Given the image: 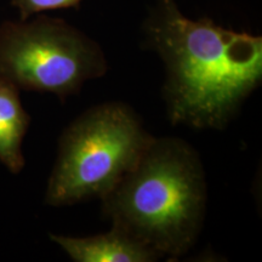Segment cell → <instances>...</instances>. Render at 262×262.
<instances>
[{"label":"cell","instance_id":"6da1fadb","mask_svg":"<svg viewBox=\"0 0 262 262\" xmlns=\"http://www.w3.org/2000/svg\"><path fill=\"white\" fill-rule=\"evenodd\" d=\"M146 32L165 66L162 95L172 125L224 130L261 85V37L193 21L175 0H158Z\"/></svg>","mask_w":262,"mask_h":262},{"label":"cell","instance_id":"7a4b0ae2","mask_svg":"<svg viewBox=\"0 0 262 262\" xmlns=\"http://www.w3.org/2000/svg\"><path fill=\"white\" fill-rule=\"evenodd\" d=\"M102 202L104 217L155 250L179 258L201 234L208 186L198 152L180 137H153Z\"/></svg>","mask_w":262,"mask_h":262},{"label":"cell","instance_id":"3957f363","mask_svg":"<svg viewBox=\"0 0 262 262\" xmlns=\"http://www.w3.org/2000/svg\"><path fill=\"white\" fill-rule=\"evenodd\" d=\"M153 137L125 103L86 110L60 137L45 204L58 208L103 198L135 166Z\"/></svg>","mask_w":262,"mask_h":262},{"label":"cell","instance_id":"277c9868","mask_svg":"<svg viewBox=\"0 0 262 262\" xmlns=\"http://www.w3.org/2000/svg\"><path fill=\"white\" fill-rule=\"evenodd\" d=\"M106 72L102 49L62 19L38 16L0 26V79L18 90L63 101Z\"/></svg>","mask_w":262,"mask_h":262},{"label":"cell","instance_id":"5b68a950","mask_svg":"<svg viewBox=\"0 0 262 262\" xmlns=\"http://www.w3.org/2000/svg\"><path fill=\"white\" fill-rule=\"evenodd\" d=\"M50 238L74 262H155L162 258L146 244L113 226L106 233L90 237L51 234Z\"/></svg>","mask_w":262,"mask_h":262},{"label":"cell","instance_id":"8992f818","mask_svg":"<svg viewBox=\"0 0 262 262\" xmlns=\"http://www.w3.org/2000/svg\"><path fill=\"white\" fill-rule=\"evenodd\" d=\"M31 118L22 107L19 90L0 79V162L12 173L25 168L22 143Z\"/></svg>","mask_w":262,"mask_h":262},{"label":"cell","instance_id":"52a82bcc","mask_svg":"<svg viewBox=\"0 0 262 262\" xmlns=\"http://www.w3.org/2000/svg\"><path fill=\"white\" fill-rule=\"evenodd\" d=\"M81 0H12V5L19 10L21 21H26L32 15L50 10L77 6Z\"/></svg>","mask_w":262,"mask_h":262}]
</instances>
